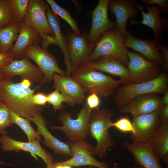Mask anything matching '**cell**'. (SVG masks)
<instances>
[{
  "mask_svg": "<svg viewBox=\"0 0 168 168\" xmlns=\"http://www.w3.org/2000/svg\"><path fill=\"white\" fill-rule=\"evenodd\" d=\"M31 82L22 79L20 82L14 83L12 80L4 78L0 82V102L18 115L29 120L43 110L42 106L34 104L31 100L35 91L41 85L32 89Z\"/></svg>",
  "mask_w": 168,
  "mask_h": 168,
  "instance_id": "6da1fadb",
  "label": "cell"
},
{
  "mask_svg": "<svg viewBox=\"0 0 168 168\" xmlns=\"http://www.w3.org/2000/svg\"><path fill=\"white\" fill-rule=\"evenodd\" d=\"M71 74V77L81 85L86 93H94L100 97L110 96L122 84L121 80H115L94 70L90 66L87 61Z\"/></svg>",
  "mask_w": 168,
  "mask_h": 168,
  "instance_id": "7a4b0ae2",
  "label": "cell"
},
{
  "mask_svg": "<svg viewBox=\"0 0 168 168\" xmlns=\"http://www.w3.org/2000/svg\"><path fill=\"white\" fill-rule=\"evenodd\" d=\"M114 114L107 108L99 107L92 110L89 121V132L96 141L94 155L103 158L108 149L115 144L109 132Z\"/></svg>",
  "mask_w": 168,
  "mask_h": 168,
  "instance_id": "3957f363",
  "label": "cell"
},
{
  "mask_svg": "<svg viewBox=\"0 0 168 168\" xmlns=\"http://www.w3.org/2000/svg\"><path fill=\"white\" fill-rule=\"evenodd\" d=\"M168 90V76L163 71L157 78L148 82L119 86L114 92V100L120 109L136 96L149 93L163 94Z\"/></svg>",
  "mask_w": 168,
  "mask_h": 168,
  "instance_id": "277c9868",
  "label": "cell"
},
{
  "mask_svg": "<svg viewBox=\"0 0 168 168\" xmlns=\"http://www.w3.org/2000/svg\"><path fill=\"white\" fill-rule=\"evenodd\" d=\"M92 110L84 103L76 119L72 118L70 112L63 110L58 116L59 122L62 125H51L49 128L62 132L70 141L85 140L89 133V121Z\"/></svg>",
  "mask_w": 168,
  "mask_h": 168,
  "instance_id": "5b68a950",
  "label": "cell"
},
{
  "mask_svg": "<svg viewBox=\"0 0 168 168\" xmlns=\"http://www.w3.org/2000/svg\"><path fill=\"white\" fill-rule=\"evenodd\" d=\"M129 52L125 45L124 36L115 28L103 34L87 61H92L101 56L109 55L118 59L128 67Z\"/></svg>",
  "mask_w": 168,
  "mask_h": 168,
  "instance_id": "8992f818",
  "label": "cell"
},
{
  "mask_svg": "<svg viewBox=\"0 0 168 168\" xmlns=\"http://www.w3.org/2000/svg\"><path fill=\"white\" fill-rule=\"evenodd\" d=\"M128 54V84L148 82L156 78L161 73L160 65L147 60L139 53L129 51Z\"/></svg>",
  "mask_w": 168,
  "mask_h": 168,
  "instance_id": "52a82bcc",
  "label": "cell"
},
{
  "mask_svg": "<svg viewBox=\"0 0 168 168\" xmlns=\"http://www.w3.org/2000/svg\"><path fill=\"white\" fill-rule=\"evenodd\" d=\"M66 36L72 73L87 61L96 45L90 42L86 31L79 34L69 29Z\"/></svg>",
  "mask_w": 168,
  "mask_h": 168,
  "instance_id": "ba28073f",
  "label": "cell"
},
{
  "mask_svg": "<svg viewBox=\"0 0 168 168\" xmlns=\"http://www.w3.org/2000/svg\"><path fill=\"white\" fill-rule=\"evenodd\" d=\"M25 56L33 60L42 71L43 76L40 84L50 82L55 72L66 76V72L59 67L55 57L48 50L43 49L40 44L28 47L26 51Z\"/></svg>",
  "mask_w": 168,
  "mask_h": 168,
  "instance_id": "9c48e42d",
  "label": "cell"
},
{
  "mask_svg": "<svg viewBox=\"0 0 168 168\" xmlns=\"http://www.w3.org/2000/svg\"><path fill=\"white\" fill-rule=\"evenodd\" d=\"M72 154L71 157L65 161L59 162L61 164L71 167L91 166L98 168H109L105 161H100L93 156L95 147L85 140L68 142Z\"/></svg>",
  "mask_w": 168,
  "mask_h": 168,
  "instance_id": "30bf717a",
  "label": "cell"
},
{
  "mask_svg": "<svg viewBox=\"0 0 168 168\" xmlns=\"http://www.w3.org/2000/svg\"><path fill=\"white\" fill-rule=\"evenodd\" d=\"M48 5L43 0H28L27 10L23 22L39 34L54 36L46 15Z\"/></svg>",
  "mask_w": 168,
  "mask_h": 168,
  "instance_id": "8fae6325",
  "label": "cell"
},
{
  "mask_svg": "<svg viewBox=\"0 0 168 168\" xmlns=\"http://www.w3.org/2000/svg\"><path fill=\"white\" fill-rule=\"evenodd\" d=\"M132 123L135 132L131 138L139 143H149L162 124L157 110L133 117Z\"/></svg>",
  "mask_w": 168,
  "mask_h": 168,
  "instance_id": "7c38bea8",
  "label": "cell"
},
{
  "mask_svg": "<svg viewBox=\"0 0 168 168\" xmlns=\"http://www.w3.org/2000/svg\"><path fill=\"white\" fill-rule=\"evenodd\" d=\"M134 3L137 9L140 10L142 15V20L141 22L130 19V25L137 24L146 25L150 27L154 33V40L155 42H161L162 40L163 32L168 31V21L165 18L161 17L160 7L156 5L150 6L146 4L145 7L148 12H144V7L141 5L134 1Z\"/></svg>",
  "mask_w": 168,
  "mask_h": 168,
  "instance_id": "4fadbf2b",
  "label": "cell"
},
{
  "mask_svg": "<svg viewBox=\"0 0 168 168\" xmlns=\"http://www.w3.org/2000/svg\"><path fill=\"white\" fill-rule=\"evenodd\" d=\"M109 0H99L91 14L92 25L88 37L90 42L96 45L103 34L116 28V21L110 20L108 16Z\"/></svg>",
  "mask_w": 168,
  "mask_h": 168,
  "instance_id": "5bb4252c",
  "label": "cell"
},
{
  "mask_svg": "<svg viewBox=\"0 0 168 168\" xmlns=\"http://www.w3.org/2000/svg\"><path fill=\"white\" fill-rule=\"evenodd\" d=\"M0 71L6 79L12 80L15 76H19L31 82L40 83L43 78V74L39 67L32 63L26 56L13 60Z\"/></svg>",
  "mask_w": 168,
  "mask_h": 168,
  "instance_id": "9a60e30c",
  "label": "cell"
},
{
  "mask_svg": "<svg viewBox=\"0 0 168 168\" xmlns=\"http://www.w3.org/2000/svg\"><path fill=\"white\" fill-rule=\"evenodd\" d=\"M1 148L4 151H14L19 152L23 151L29 152L37 160L36 156L40 158L47 164L54 161V159L52 155L42 148L40 140H35L32 142H23L15 140L7 134L2 135L0 138Z\"/></svg>",
  "mask_w": 168,
  "mask_h": 168,
  "instance_id": "2e32d148",
  "label": "cell"
},
{
  "mask_svg": "<svg viewBox=\"0 0 168 168\" xmlns=\"http://www.w3.org/2000/svg\"><path fill=\"white\" fill-rule=\"evenodd\" d=\"M162 105L159 94L149 93L134 97L119 110L122 113L131 114L133 117L156 111Z\"/></svg>",
  "mask_w": 168,
  "mask_h": 168,
  "instance_id": "e0dca14e",
  "label": "cell"
},
{
  "mask_svg": "<svg viewBox=\"0 0 168 168\" xmlns=\"http://www.w3.org/2000/svg\"><path fill=\"white\" fill-rule=\"evenodd\" d=\"M124 37L125 45L126 48H132L140 53L150 62L163 67L164 65V58L154 40L138 39L133 36L129 31Z\"/></svg>",
  "mask_w": 168,
  "mask_h": 168,
  "instance_id": "ac0fdd59",
  "label": "cell"
},
{
  "mask_svg": "<svg viewBox=\"0 0 168 168\" xmlns=\"http://www.w3.org/2000/svg\"><path fill=\"white\" fill-rule=\"evenodd\" d=\"M42 41L39 33L22 22L19 24L17 38L8 53L13 57L14 60L21 59L25 56L28 47L40 44Z\"/></svg>",
  "mask_w": 168,
  "mask_h": 168,
  "instance_id": "d6986e66",
  "label": "cell"
},
{
  "mask_svg": "<svg viewBox=\"0 0 168 168\" xmlns=\"http://www.w3.org/2000/svg\"><path fill=\"white\" fill-rule=\"evenodd\" d=\"M30 120L37 126V132L44 138L43 143L45 146L52 149L56 154L72 156L68 142L60 140L50 132L46 127L48 122L41 112L38 113L33 118Z\"/></svg>",
  "mask_w": 168,
  "mask_h": 168,
  "instance_id": "ffe728a7",
  "label": "cell"
},
{
  "mask_svg": "<svg viewBox=\"0 0 168 168\" xmlns=\"http://www.w3.org/2000/svg\"><path fill=\"white\" fill-rule=\"evenodd\" d=\"M108 6L110 11L115 16L116 28L121 35H125L128 31L126 29L127 20L134 19L139 12L134 0H109Z\"/></svg>",
  "mask_w": 168,
  "mask_h": 168,
  "instance_id": "44dd1931",
  "label": "cell"
},
{
  "mask_svg": "<svg viewBox=\"0 0 168 168\" xmlns=\"http://www.w3.org/2000/svg\"><path fill=\"white\" fill-rule=\"evenodd\" d=\"M123 147L131 153L136 164L142 168H162L160 160L153 153L149 143L124 142Z\"/></svg>",
  "mask_w": 168,
  "mask_h": 168,
  "instance_id": "7402d4cb",
  "label": "cell"
},
{
  "mask_svg": "<svg viewBox=\"0 0 168 168\" xmlns=\"http://www.w3.org/2000/svg\"><path fill=\"white\" fill-rule=\"evenodd\" d=\"M94 70L119 77L123 85L128 84V69L118 59L110 56H101L92 61H87Z\"/></svg>",
  "mask_w": 168,
  "mask_h": 168,
  "instance_id": "603a6c76",
  "label": "cell"
},
{
  "mask_svg": "<svg viewBox=\"0 0 168 168\" xmlns=\"http://www.w3.org/2000/svg\"><path fill=\"white\" fill-rule=\"evenodd\" d=\"M53 87L55 90L66 95L76 104L84 103L85 91L81 85L71 77L61 76L56 73L53 74Z\"/></svg>",
  "mask_w": 168,
  "mask_h": 168,
  "instance_id": "cb8c5ba5",
  "label": "cell"
},
{
  "mask_svg": "<svg viewBox=\"0 0 168 168\" xmlns=\"http://www.w3.org/2000/svg\"><path fill=\"white\" fill-rule=\"evenodd\" d=\"M46 15L49 22L54 32L57 45L60 48L64 54V62L66 68V76L70 77L72 73V69L66 35L61 31L60 23L58 15L54 12L49 6L47 9Z\"/></svg>",
  "mask_w": 168,
  "mask_h": 168,
  "instance_id": "d4e9b609",
  "label": "cell"
},
{
  "mask_svg": "<svg viewBox=\"0 0 168 168\" xmlns=\"http://www.w3.org/2000/svg\"><path fill=\"white\" fill-rule=\"evenodd\" d=\"M149 143L155 155L168 164V124H162L150 141Z\"/></svg>",
  "mask_w": 168,
  "mask_h": 168,
  "instance_id": "484cf974",
  "label": "cell"
},
{
  "mask_svg": "<svg viewBox=\"0 0 168 168\" xmlns=\"http://www.w3.org/2000/svg\"><path fill=\"white\" fill-rule=\"evenodd\" d=\"M19 32V24L0 27V52L8 53L16 41Z\"/></svg>",
  "mask_w": 168,
  "mask_h": 168,
  "instance_id": "4316f807",
  "label": "cell"
},
{
  "mask_svg": "<svg viewBox=\"0 0 168 168\" xmlns=\"http://www.w3.org/2000/svg\"><path fill=\"white\" fill-rule=\"evenodd\" d=\"M10 116L12 124L17 125L23 130L29 142H32L36 139L41 140V136L33 128L29 119L20 116L11 109Z\"/></svg>",
  "mask_w": 168,
  "mask_h": 168,
  "instance_id": "83f0119b",
  "label": "cell"
},
{
  "mask_svg": "<svg viewBox=\"0 0 168 168\" xmlns=\"http://www.w3.org/2000/svg\"><path fill=\"white\" fill-rule=\"evenodd\" d=\"M8 2L14 22H22L27 12L28 0H8Z\"/></svg>",
  "mask_w": 168,
  "mask_h": 168,
  "instance_id": "f1b7e54d",
  "label": "cell"
},
{
  "mask_svg": "<svg viewBox=\"0 0 168 168\" xmlns=\"http://www.w3.org/2000/svg\"><path fill=\"white\" fill-rule=\"evenodd\" d=\"M46 2L50 6L54 13L60 16L68 24L74 33L81 34L78 27L77 21L72 17L68 10L60 7L53 0H47Z\"/></svg>",
  "mask_w": 168,
  "mask_h": 168,
  "instance_id": "f546056e",
  "label": "cell"
},
{
  "mask_svg": "<svg viewBox=\"0 0 168 168\" xmlns=\"http://www.w3.org/2000/svg\"><path fill=\"white\" fill-rule=\"evenodd\" d=\"M47 103L53 106L55 112L64 108L63 104L64 102L72 106L76 105L75 102L67 96L55 89L47 94Z\"/></svg>",
  "mask_w": 168,
  "mask_h": 168,
  "instance_id": "4dcf8cb0",
  "label": "cell"
},
{
  "mask_svg": "<svg viewBox=\"0 0 168 168\" xmlns=\"http://www.w3.org/2000/svg\"><path fill=\"white\" fill-rule=\"evenodd\" d=\"M10 110L5 104L0 102V134H6V129L12 125Z\"/></svg>",
  "mask_w": 168,
  "mask_h": 168,
  "instance_id": "1f68e13d",
  "label": "cell"
},
{
  "mask_svg": "<svg viewBox=\"0 0 168 168\" xmlns=\"http://www.w3.org/2000/svg\"><path fill=\"white\" fill-rule=\"evenodd\" d=\"M8 0H0V27L15 23Z\"/></svg>",
  "mask_w": 168,
  "mask_h": 168,
  "instance_id": "d6a6232c",
  "label": "cell"
},
{
  "mask_svg": "<svg viewBox=\"0 0 168 168\" xmlns=\"http://www.w3.org/2000/svg\"><path fill=\"white\" fill-rule=\"evenodd\" d=\"M111 127H114L123 133H135V129L132 122L127 117H121L114 122L111 123Z\"/></svg>",
  "mask_w": 168,
  "mask_h": 168,
  "instance_id": "836d02e7",
  "label": "cell"
},
{
  "mask_svg": "<svg viewBox=\"0 0 168 168\" xmlns=\"http://www.w3.org/2000/svg\"><path fill=\"white\" fill-rule=\"evenodd\" d=\"M141 1L145 5L159 6L161 13L167 12L168 11V0H142Z\"/></svg>",
  "mask_w": 168,
  "mask_h": 168,
  "instance_id": "e575fe53",
  "label": "cell"
},
{
  "mask_svg": "<svg viewBox=\"0 0 168 168\" xmlns=\"http://www.w3.org/2000/svg\"><path fill=\"white\" fill-rule=\"evenodd\" d=\"M31 101L34 104L41 106H45L48 102L47 94L43 92L34 94L31 98Z\"/></svg>",
  "mask_w": 168,
  "mask_h": 168,
  "instance_id": "d590c367",
  "label": "cell"
},
{
  "mask_svg": "<svg viewBox=\"0 0 168 168\" xmlns=\"http://www.w3.org/2000/svg\"><path fill=\"white\" fill-rule=\"evenodd\" d=\"M40 35L42 40L41 46L43 49L48 50L50 45H57V42L54 36L44 34H40Z\"/></svg>",
  "mask_w": 168,
  "mask_h": 168,
  "instance_id": "8d00e7d4",
  "label": "cell"
},
{
  "mask_svg": "<svg viewBox=\"0 0 168 168\" xmlns=\"http://www.w3.org/2000/svg\"><path fill=\"white\" fill-rule=\"evenodd\" d=\"M100 97L96 94H89L86 99V103L90 108L93 110L98 107L100 104Z\"/></svg>",
  "mask_w": 168,
  "mask_h": 168,
  "instance_id": "74e56055",
  "label": "cell"
},
{
  "mask_svg": "<svg viewBox=\"0 0 168 168\" xmlns=\"http://www.w3.org/2000/svg\"><path fill=\"white\" fill-rule=\"evenodd\" d=\"M156 46L159 51H161L164 58L165 63L163 66L165 72L168 71V47L161 41L156 42Z\"/></svg>",
  "mask_w": 168,
  "mask_h": 168,
  "instance_id": "f35d334b",
  "label": "cell"
},
{
  "mask_svg": "<svg viewBox=\"0 0 168 168\" xmlns=\"http://www.w3.org/2000/svg\"><path fill=\"white\" fill-rule=\"evenodd\" d=\"M157 111L161 123L168 124V105H162Z\"/></svg>",
  "mask_w": 168,
  "mask_h": 168,
  "instance_id": "ab89813d",
  "label": "cell"
},
{
  "mask_svg": "<svg viewBox=\"0 0 168 168\" xmlns=\"http://www.w3.org/2000/svg\"><path fill=\"white\" fill-rule=\"evenodd\" d=\"M14 60L8 53L0 52V70L9 64Z\"/></svg>",
  "mask_w": 168,
  "mask_h": 168,
  "instance_id": "60d3db41",
  "label": "cell"
},
{
  "mask_svg": "<svg viewBox=\"0 0 168 168\" xmlns=\"http://www.w3.org/2000/svg\"><path fill=\"white\" fill-rule=\"evenodd\" d=\"M163 96L161 98V102L162 105H168V90L166 91L163 94Z\"/></svg>",
  "mask_w": 168,
  "mask_h": 168,
  "instance_id": "b9f144b4",
  "label": "cell"
},
{
  "mask_svg": "<svg viewBox=\"0 0 168 168\" xmlns=\"http://www.w3.org/2000/svg\"><path fill=\"white\" fill-rule=\"evenodd\" d=\"M46 168H54L53 162L46 164Z\"/></svg>",
  "mask_w": 168,
  "mask_h": 168,
  "instance_id": "7bdbcfd3",
  "label": "cell"
},
{
  "mask_svg": "<svg viewBox=\"0 0 168 168\" xmlns=\"http://www.w3.org/2000/svg\"><path fill=\"white\" fill-rule=\"evenodd\" d=\"M58 163L62 166V168H73V167L71 166L64 165H62L60 164L59 162H58Z\"/></svg>",
  "mask_w": 168,
  "mask_h": 168,
  "instance_id": "ee69618b",
  "label": "cell"
},
{
  "mask_svg": "<svg viewBox=\"0 0 168 168\" xmlns=\"http://www.w3.org/2000/svg\"><path fill=\"white\" fill-rule=\"evenodd\" d=\"M0 143H1V141H0ZM0 165H12V164H8L4 162H3L2 161L0 160Z\"/></svg>",
  "mask_w": 168,
  "mask_h": 168,
  "instance_id": "f6af8a7d",
  "label": "cell"
},
{
  "mask_svg": "<svg viewBox=\"0 0 168 168\" xmlns=\"http://www.w3.org/2000/svg\"><path fill=\"white\" fill-rule=\"evenodd\" d=\"M79 168H83L80 167ZM85 168H95L94 167H93L91 166H88L87 167ZM111 168H121L119 166H113L112 167H111Z\"/></svg>",
  "mask_w": 168,
  "mask_h": 168,
  "instance_id": "bcb514c9",
  "label": "cell"
},
{
  "mask_svg": "<svg viewBox=\"0 0 168 168\" xmlns=\"http://www.w3.org/2000/svg\"><path fill=\"white\" fill-rule=\"evenodd\" d=\"M4 78L2 72L0 71V82Z\"/></svg>",
  "mask_w": 168,
  "mask_h": 168,
  "instance_id": "7dc6e473",
  "label": "cell"
},
{
  "mask_svg": "<svg viewBox=\"0 0 168 168\" xmlns=\"http://www.w3.org/2000/svg\"><path fill=\"white\" fill-rule=\"evenodd\" d=\"M127 168H130L129 167H128ZM133 168H138V167H136V166H134Z\"/></svg>",
  "mask_w": 168,
  "mask_h": 168,
  "instance_id": "c3c4849f",
  "label": "cell"
}]
</instances>
